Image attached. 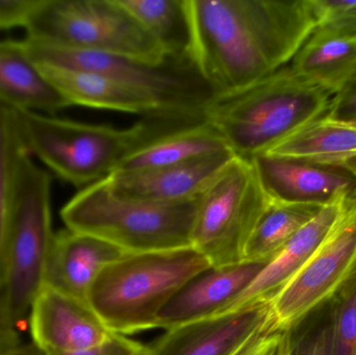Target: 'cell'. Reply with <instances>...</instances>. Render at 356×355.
<instances>
[{"instance_id": "obj_23", "label": "cell", "mask_w": 356, "mask_h": 355, "mask_svg": "<svg viewBox=\"0 0 356 355\" xmlns=\"http://www.w3.org/2000/svg\"><path fill=\"white\" fill-rule=\"evenodd\" d=\"M322 208L272 201L247 242L244 262L269 263Z\"/></svg>"}, {"instance_id": "obj_2", "label": "cell", "mask_w": 356, "mask_h": 355, "mask_svg": "<svg viewBox=\"0 0 356 355\" xmlns=\"http://www.w3.org/2000/svg\"><path fill=\"white\" fill-rule=\"evenodd\" d=\"M15 112L31 156L81 190L108 179L125 158L154 140L203 120L197 115L165 113L119 129L29 110Z\"/></svg>"}, {"instance_id": "obj_3", "label": "cell", "mask_w": 356, "mask_h": 355, "mask_svg": "<svg viewBox=\"0 0 356 355\" xmlns=\"http://www.w3.org/2000/svg\"><path fill=\"white\" fill-rule=\"evenodd\" d=\"M332 99L286 65L248 87L213 96L203 108V118L236 156L251 160L323 118Z\"/></svg>"}, {"instance_id": "obj_20", "label": "cell", "mask_w": 356, "mask_h": 355, "mask_svg": "<svg viewBox=\"0 0 356 355\" xmlns=\"http://www.w3.org/2000/svg\"><path fill=\"white\" fill-rule=\"evenodd\" d=\"M290 67L334 97L356 81V40L316 27Z\"/></svg>"}, {"instance_id": "obj_17", "label": "cell", "mask_w": 356, "mask_h": 355, "mask_svg": "<svg viewBox=\"0 0 356 355\" xmlns=\"http://www.w3.org/2000/svg\"><path fill=\"white\" fill-rule=\"evenodd\" d=\"M127 254L93 236L65 229L54 236L46 270L45 287L88 302L98 275Z\"/></svg>"}, {"instance_id": "obj_8", "label": "cell", "mask_w": 356, "mask_h": 355, "mask_svg": "<svg viewBox=\"0 0 356 355\" xmlns=\"http://www.w3.org/2000/svg\"><path fill=\"white\" fill-rule=\"evenodd\" d=\"M271 204L252 162L236 156L198 198L192 247L215 268L244 262L247 242Z\"/></svg>"}, {"instance_id": "obj_11", "label": "cell", "mask_w": 356, "mask_h": 355, "mask_svg": "<svg viewBox=\"0 0 356 355\" xmlns=\"http://www.w3.org/2000/svg\"><path fill=\"white\" fill-rule=\"evenodd\" d=\"M261 187L273 202L325 206L356 199V173L345 164L261 154L251 160Z\"/></svg>"}, {"instance_id": "obj_21", "label": "cell", "mask_w": 356, "mask_h": 355, "mask_svg": "<svg viewBox=\"0 0 356 355\" xmlns=\"http://www.w3.org/2000/svg\"><path fill=\"white\" fill-rule=\"evenodd\" d=\"M225 151H232L225 140L202 120L154 140L125 158L114 173L175 166Z\"/></svg>"}, {"instance_id": "obj_14", "label": "cell", "mask_w": 356, "mask_h": 355, "mask_svg": "<svg viewBox=\"0 0 356 355\" xmlns=\"http://www.w3.org/2000/svg\"><path fill=\"white\" fill-rule=\"evenodd\" d=\"M236 156L232 151L221 152L175 166L114 173L106 179L123 197L152 204H181L200 197Z\"/></svg>"}, {"instance_id": "obj_6", "label": "cell", "mask_w": 356, "mask_h": 355, "mask_svg": "<svg viewBox=\"0 0 356 355\" xmlns=\"http://www.w3.org/2000/svg\"><path fill=\"white\" fill-rule=\"evenodd\" d=\"M54 236L51 177L27 156L17 179L0 288V311L18 329L45 287Z\"/></svg>"}, {"instance_id": "obj_16", "label": "cell", "mask_w": 356, "mask_h": 355, "mask_svg": "<svg viewBox=\"0 0 356 355\" xmlns=\"http://www.w3.org/2000/svg\"><path fill=\"white\" fill-rule=\"evenodd\" d=\"M356 199H344L325 206L305 225L264 267L251 285L224 311L234 312L259 304H269L274 296L305 267L325 241Z\"/></svg>"}, {"instance_id": "obj_12", "label": "cell", "mask_w": 356, "mask_h": 355, "mask_svg": "<svg viewBox=\"0 0 356 355\" xmlns=\"http://www.w3.org/2000/svg\"><path fill=\"white\" fill-rule=\"evenodd\" d=\"M272 321L269 304L216 315L168 329L150 355H236Z\"/></svg>"}, {"instance_id": "obj_33", "label": "cell", "mask_w": 356, "mask_h": 355, "mask_svg": "<svg viewBox=\"0 0 356 355\" xmlns=\"http://www.w3.org/2000/svg\"><path fill=\"white\" fill-rule=\"evenodd\" d=\"M18 327L13 325L0 311V355H6L20 343Z\"/></svg>"}, {"instance_id": "obj_10", "label": "cell", "mask_w": 356, "mask_h": 355, "mask_svg": "<svg viewBox=\"0 0 356 355\" xmlns=\"http://www.w3.org/2000/svg\"><path fill=\"white\" fill-rule=\"evenodd\" d=\"M356 274V204L311 260L269 302L274 324L290 331L334 296Z\"/></svg>"}, {"instance_id": "obj_22", "label": "cell", "mask_w": 356, "mask_h": 355, "mask_svg": "<svg viewBox=\"0 0 356 355\" xmlns=\"http://www.w3.org/2000/svg\"><path fill=\"white\" fill-rule=\"evenodd\" d=\"M266 154L345 164L356 156V127L321 118L305 125Z\"/></svg>"}, {"instance_id": "obj_35", "label": "cell", "mask_w": 356, "mask_h": 355, "mask_svg": "<svg viewBox=\"0 0 356 355\" xmlns=\"http://www.w3.org/2000/svg\"><path fill=\"white\" fill-rule=\"evenodd\" d=\"M345 165H346L348 168H350L353 172L356 173V156H353V158H348V160L345 162Z\"/></svg>"}, {"instance_id": "obj_5", "label": "cell", "mask_w": 356, "mask_h": 355, "mask_svg": "<svg viewBox=\"0 0 356 355\" xmlns=\"http://www.w3.org/2000/svg\"><path fill=\"white\" fill-rule=\"evenodd\" d=\"M198 198L159 204L123 197L106 179L81 189L60 210L67 229L104 240L127 254L192 247Z\"/></svg>"}, {"instance_id": "obj_32", "label": "cell", "mask_w": 356, "mask_h": 355, "mask_svg": "<svg viewBox=\"0 0 356 355\" xmlns=\"http://www.w3.org/2000/svg\"><path fill=\"white\" fill-rule=\"evenodd\" d=\"M323 118L332 122L356 124V81L332 97Z\"/></svg>"}, {"instance_id": "obj_1", "label": "cell", "mask_w": 356, "mask_h": 355, "mask_svg": "<svg viewBox=\"0 0 356 355\" xmlns=\"http://www.w3.org/2000/svg\"><path fill=\"white\" fill-rule=\"evenodd\" d=\"M186 58L213 95L292 62L318 20L314 0H184Z\"/></svg>"}, {"instance_id": "obj_34", "label": "cell", "mask_w": 356, "mask_h": 355, "mask_svg": "<svg viewBox=\"0 0 356 355\" xmlns=\"http://www.w3.org/2000/svg\"><path fill=\"white\" fill-rule=\"evenodd\" d=\"M6 355H49L47 352L35 345V343L19 344Z\"/></svg>"}, {"instance_id": "obj_25", "label": "cell", "mask_w": 356, "mask_h": 355, "mask_svg": "<svg viewBox=\"0 0 356 355\" xmlns=\"http://www.w3.org/2000/svg\"><path fill=\"white\" fill-rule=\"evenodd\" d=\"M175 58H186L188 27L184 0H116Z\"/></svg>"}, {"instance_id": "obj_7", "label": "cell", "mask_w": 356, "mask_h": 355, "mask_svg": "<svg viewBox=\"0 0 356 355\" xmlns=\"http://www.w3.org/2000/svg\"><path fill=\"white\" fill-rule=\"evenodd\" d=\"M25 31L27 37L152 66L175 60L116 0H43Z\"/></svg>"}, {"instance_id": "obj_13", "label": "cell", "mask_w": 356, "mask_h": 355, "mask_svg": "<svg viewBox=\"0 0 356 355\" xmlns=\"http://www.w3.org/2000/svg\"><path fill=\"white\" fill-rule=\"evenodd\" d=\"M33 343L47 352H74L104 343L114 333L88 302L44 287L29 315Z\"/></svg>"}, {"instance_id": "obj_9", "label": "cell", "mask_w": 356, "mask_h": 355, "mask_svg": "<svg viewBox=\"0 0 356 355\" xmlns=\"http://www.w3.org/2000/svg\"><path fill=\"white\" fill-rule=\"evenodd\" d=\"M31 58L42 66L83 71L110 77L158 96L172 110L203 115L213 93L186 58L152 66L108 52L71 47L25 37Z\"/></svg>"}, {"instance_id": "obj_28", "label": "cell", "mask_w": 356, "mask_h": 355, "mask_svg": "<svg viewBox=\"0 0 356 355\" xmlns=\"http://www.w3.org/2000/svg\"><path fill=\"white\" fill-rule=\"evenodd\" d=\"M317 27L356 40V0H314Z\"/></svg>"}, {"instance_id": "obj_18", "label": "cell", "mask_w": 356, "mask_h": 355, "mask_svg": "<svg viewBox=\"0 0 356 355\" xmlns=\"http://www.w3.org/2000/svg\"><path fill=\"white\" fill-rule=\"evenodd\" d=\"M39 66L71 106H83L144 117L165 113L188 114L172 110L154 94L104 75L58 67Z\"/></svg>"}, {"instance_id": "obj_36", "label": "cell", "mask_w": 356, "mask_h": 355, "mask_svg": "<svg viewBox=\"0 0 356 355\" xmlns=\"http://www.w3.org/2000/svg\"><path fill=\"white\" fill-rule=\"evenodd\" d=\"M351 125H353V126H355V127H356V124H351Z\"/></svg>"}, {"instance_id": "obj_4", "label": "cell", "mask_w": 356, "mask_h": 355, "mask_svg": "<svg viewBox=\"0 0 356 355\" xmlns=\"http://www.w3.org/2000/svg\"><path fill=\"white\" fill-rule=\"evenodd\" d=\"M211 267L193 247L127 254L98 275L88 304L117 335L158 329L159 315L171 298Z\"/></svg>"}, {"instance_id": "obj_24", "label": "cell", "mask_w": 356, "mask_h": 355, "mask_svg": "<svg viewBox=\"0 0 356 355\" xmlns=\"http://www.w3.org/2000/svg\"><path fill=\"white\" fill-rule=\"evenodd\" d=\"M31 156L21 137L14 108L0 104V288L3 281L6 240L21 165Z\"/></svg>"}, {"instance_id": "obj_29", "label": "cell", "mask_w": 356, "mask_h": 355, "mask_svg": "<svg viewBox=\"0 0 356 355\" xmlns=\"http://www.w3.org/2000/svg\"><path fill=\"white\" fill-rule=\"evenodd\" d=\"M290 341L291 331L280 329L272 321L236 355H288Z\"/></svg>"}, {"instance_id": "obj_27", "label": "cell", "mask_w": 356, "mask_h": 355, "mask_svg": "<svg viewBox=\"0 0 356 355\" xmlns=\"http://www.w3.org/2000/svg\"><path fill=\"white\" fill-rule=\"evenodd\" d=\"M322 306L321 314L316 312L290 329V350L288 355H328L330 338V304Z\"/></svg>"}, {"instance_id": "obj_19", "label": "cell", "mask_w": 356, "mask_h": 355, "mask_svg": "<svg viewBox=\"0 0 356 355\" xmlns=\"http://www.w3.org/2000/svg\"><path fill=\"white\" fill-rule=\"evenodd\" d=\"M0 104L46 115L71 106L31 58L24 39L0 41Z\"/></svg>"}, {"instance_id": "obj_31", "label": "cell", "mask_w": 356, "mask_h": 355, "mask_svg": "<svg viewBox=\"0 0 356 355\" xmlns=\"http://www.w3.org/2000/svg\"><path fill=\"white\" fill-rule=\"evenodd\" d=\"M43 0H0V29H26Z\"/></svg>"}, {"instance_id": "obj_15", "label": "cell", "mask_w": 356, "mask_h": 355, "mask_svg": "<svg viewBox=\"0 0 356 355\" xmlns=\"http://www.w3.org/2000/svg\"><path fill=\"white\" fill-rule=\"evenodd\" d=\"M268 263L243 262L211 267L188 281L161 311L158 327L175 329L223 313Z\"/></svg>"}, {"instance_id": "obj_26", "label": "cell", "mask_w": 356, "mask_h": 355, "mask_svg": "<svg viewBox=\"0 0 356 355\" xmlns=\"http://www.w3.org/2000/svg\"><path fill=\"white\" fill-rule=\"evenodd\" d=\"M328 304V355H356V274Z\"/></svg>"}, {"instance_id": "obj_30", "label": "cell", "mask_w": 356, "mask_h": 355, "mask_svg": "<svg viewBox=\"0 0 356 355\" xmlns=\"http://www.w3.org/2000/svg\"><path fill=\"white\" fill-rule=\"evenodd\" d=\"M49 355H150L149 346L114 333L104 343L74 352H48Z\"/></svg>"}]
</instances>
